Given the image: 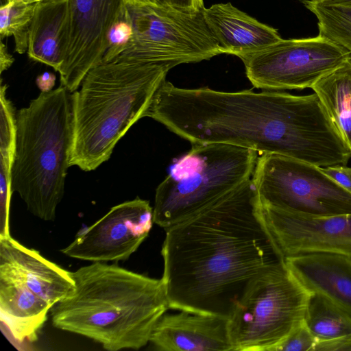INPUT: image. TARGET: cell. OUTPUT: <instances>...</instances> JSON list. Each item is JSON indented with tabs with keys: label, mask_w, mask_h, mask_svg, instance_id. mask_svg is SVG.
Here are the masks:
<instances>
[{
	"label": "cell",
	"mask_w": 351,
	"mask_h": 351,
	"mask_svg": "<svg viewBox=\"0 0 351 351\" xmlns=\"http://www.w3.org/2000/svg\"><path fill=\"white\" fill-rule=\"evenodd\" d=\"M165 230L169 308L229 319L251 282L285 263L252 178Z\"/></svg>",
	"instance_id": "cell-1"
},
{
	"label": "cell",
	"mask_w": 351,
	"mask_h": 351,
	"mask_svg": "<svg viewBox=\"0 0 351 351\" xmlns=\"http://www.w3.org/2000/svg\"><path fill=\"white\" fill-rule=\"evenodd\" d=\"M145 117L192 145L224 143L325 167L348 149L317 95L182 88L165 81Z\"/></svg>",
	"instance_id": "cell-2"
},
{
	"label": "cell",
	"mask_w": 351,
	"mask_h": 351,
	"mask_svg": "<svg viewBox=\"0 0 351 351\" xmlns=\"http://www.w3.org/2000/svg\"><path fill=\"white\" fill-rule=\"evenodd\" d=\"M75 288L51 308L54 327L106 350H138L169 308L162 279L117 265L93 262L71 272Z\"/></svg>",
	"instance_id": "cell-3"
},
{
	"label": "cell",
	"mask_w": 351,
	"mask_h": 351,
	"mask_svg": "<svg viewBox=\"0 0 351 351\" xmlns=\"http://www.w3.org/2000/svg\"><path fill=\"white\" fill-rule=\"evenodd\" d=\"M176 66L165 62H101L71 94L73 142L69 165L96 169L140 119Z\"/></svg>",
	"instance_id": "cell-4"
},
{
	"label": "cell",
	"mask_w": 351,
	"mask_h": 351,
	"mask_svg": "<svg viewBox=\"0 0 351 351\" xmlns=\"http://www.w3.org/2000/svg\"><path fill=\"white\" fill-rule=\"evenodd\" d=\"M12 191L34 216L53 221L64 193L73 142L71 93L61 85L40 92L16 114Z\"/></svg>",
	"instance_id": "cell-5"
},
{
	"label": "cell",
	"mask_w": 351,
	"mask_h": 351,
	"mask_svg": "<svg viewBox=\"0 0 351 351\" xmlns=\"http://www.w3.org/2000/svg\"><path fill=\"white\" fill-rule=\"evenodd\" d=\"M258 152L224 143L192 145L157 186L154 223L166 229L252 178Z\"/></svg>",
	"instance_id": "cell-6"
},
{
	"label": "cell",
	"mask_w": 351,
	"mask_h": 351,
	"mask_svg": "<svg viewBox=\"0 0 351 351\" xmlns=\"http://www.w3.org/2000/svg\"><path fill=\"white\" fill-rule=\"evenodd\" d=\"M311 294L286 263L259 274L229 318L233 351H274L304 321Z\"/></svg>",
	"instance_id": "cell-7"
},
{
	"label": "cell",
	"mask_w": 351,
	"mask_h": 351,
	"mask_svg": "<svg viewBox=\"0 0 351 351\" xmlns=\"http://www.w3.org/2000/svg\"><path fill=\"white\" fill-rule=\"evenodd\" d=\"M132 39L114 61L165 62L177 66L222 53L203 10L191 12L170 5L127 2Z\"/></svg>",
	"instance_id": "cell-8"
},
{
	"label": "cell",
	"mask_w": 351,
	"mask_h": 351,
	"mask_svg": "<svg viewBox=\"0 0 351 351\" xmlns=\"http://www.w3.org/2000/svg\"><path fill=\"white\" fill-rule=\"evenodd\" d=\"M252 180L263 206L311 216L351 214V193L313 164L262 154Z\"/></svg>",
	"instance_id": "cell-9"
},
{
	"label": "cell",
	"mask_w": 351,
	"mask_h": 351,
	"mask_svg": "<svg viewBox=\"0 0 351 351\" xmlns=\"http://www.w3.org/2000/svg\"><path fill=\"white\" fill-rule=\"evenodd\" d=\"M239 58L244 64L247 79L255 88L278 90L312 88L351 58V53L318 35L282 38Z\"/></svg>",
	"instance_id": "cell-10"
},
{
	"label": "cell",
	"mask_w": 351,
	"mask_h": 351,
	"mask_svg": "<svg viewBox=\"0 0 351 351\" xmlns=\"http://www.w3.org/2000/svg\"><path fill=\"white\" fill-rule=\"evenodd\" d=\"M153 223L149 202L136 197L111 208L61 252L91 262L125 261L147 237Z\"/></svg>",
	"instance_id": "cell-11"
},
{
	"label": "cell",
	"mask_w": 351,
	"mask_h": 351,
	"mask_svg": "<svg viewBox=\"0 0 351 351\" xmlns=\"http://www.w3.org/2000/svg\"><path fill=\"white\" fill-rule=\"evenodd\" d=\"M126 5L127 0H69L67 46L58 73L71 93L102 62L109 31Z\"/></svg>",
	"instance_id": "cell-12"
},
{
	"label": "cell",
	"mask_w": 351,
	"mask_h": 351,
	"mask_svg": "<svg viewBox=\"0 0 351 351\" xmlns=\"http://www.w3.org/2000/svg\"><path fill=\"white\" fill-rule=\"evenodd\" d=\"M261 206L265 223L285 259L309 252L351 256V214L311 216Z\"/></svg>",
	"instance_id": "cell-13"
},
{
	"label": "cell",
	"mask_w": 351,
	"mask_h": 351,
	"mask_svg": "<svg viewBox=\"0 0 351 351\" xmlns=\"http://www.w3.org/2000/svg\"><path fill=\"white\" fill-rule=\"evenodd\" d=\"M149 342L162 351H233L228 318L188 311L163 314Z\"/></svg>",
	"instance_id": "cell-14"
},
{
	"label": "cell",
	"mask_w": 351,
	"mask_h": 351,
	"mask_svg": "<svg viewBox=\"0 0 351 351\" xmlns=\"http://www.w3.org/2000/svg\"><path fill=\"white\" fill-rule=\"evenodd\" d=\"M0 269L23 281L52 307L71 293L75 286L71 272L11 236L0 238Z\"/></svg>",
	"instance_id": "cell-15"
},
{
	"label": "cell",
	"mask_w": 351,
	"mask_h": 351,
	"mask_svg": "<svg viewBox=\"0 0 351 351\" xmlns=\"http://www.w3.org/2000/svg\"><path fill=\"white\" fill-rule=\"evenodd\" d=\"M285 263L311 293L324 296L351 319V256L309 252L287 257Z\"/></svg>",
	"instance_id": "cell-16"
},
{
	"label": "cell",
	"mask_w": 351,
	"mask_h": 351,
	"mask_svg": "<svg viewBox=\"0 0 351 351\" xmlns=\"http://www.w3.org/2000/svg\"><path fill=\"white\" fill-rule=\"evenodd\" d=\"M203 15L222 53L240 58L282 39L276 29L261 23L229 2L204 8Z\"/></svg>",
	"instance_id": "cell-17"
},
{
	"label": "cell",
	"mask_w": 351,
	"mask_h": 351,
	"mask_svg": "<svg viewBox=\"0 0 351 351\" xmlns=\"http://www.w3.org/2000/svg\"><path fill=\"white\" fill-rule=\"evenodd\" d=\"M51 308L23 281L0 269L1 321L15 339L36 341Z\"/></svg>",
	"instance_id": "cell-18"
},
{
	"label": "cell",
	"mask_w": 351,
	"mask_h": 351,
	"mask_svg": "<svg viewBox=\"0 0 351 351\" xmlns=\"http://www.w3.org/2000/svg\"><path fill=\"white\" fill-rule=\"evenodd\" d=\"M69 0L38 2L30 27L27 55L58 72L68 39Z\"/></svg>",
	"instance_id": "cell-19"
},
{
	"label": "cell",
	"mask_w": 351,
	"mask_h": 351,
	"mask_svg": "<svg viewBox=\"0 0 351 351\" xmlns=\"http://www.w3.org/2000/svg\"><path fill=\"white\" fill-rule=\"evenodd\" d=\"M351 153V58L311 88Z\"/></svg>",
	"instance_id": "cell-20"
},
{
	"label": "cell",
	"mask_w": 351,
	"mask_h": 351,
	"mask_svg": "<svg viewBox=\"0 0 351 351\" xmlns=\"http://www.w3.org/2000/svg\"><path fill=\"white\" fill-rule=\"evenodd\" d=\"M304 322L318 342L351 333V319L330 301L317 293L311 294Z\"/></svg>",
	"instance_id": "cell-21"
},
{
	"label": "cell",
	"mask_w": 351,
	"mask_h": 351,
	"mask_svg": "<svg viewBox=\"0 0 351 351\" xmlns=\"http://www.w3.org/2000/svg\"><path fill=\"white\" fill-rule=\"evenodd\" d=\"M38 1L35 0H8L0 8V38L12 36L14 51H27L30 27Z\"/></svg>",
	"instance_id": "cell-22"
},
{
	"label": "cell",
	"mask_w": 351,
	"mask_h": 351,
	"mask_svg": "<svg viewBox=\"0 0 351 351\" xmlns=\"http://www.w3.org/2000/svg\"><path fill=\"white\" fill-rule=\"evenodd\" d=\"M318 20L319 35L344 47L351 53V6L323 5L303 0Z\"/></svg>",
	"instance_id": "cell-23"
},
{
	"label": "cell",
	"mask_w": 351,
	"mask_h": 351,
	"mask_svg": "<svg viewBox=\"0 0 351 351\" xmlns=\"http://www.w3.org/2000/svg\"><path fill=\"white\" fill-rule=\"evenodd\" d=\"M133 29L127 5L111 27L107 38L106 51L101 62L114 61L129 46Z\"/></svg>",
	"instance_id": "cell-24"
},
{
	"label": "cell",
	"mask_w": 351,
	"mask_h": 351,
	"mask_svg": "<svg viewBox=\"0 0 351 351\" xmlns=\"http://www.w3.org/2000/svg\"><path fill=\"white\" fill-rule=\"evenodd\" d=\"M317 342L304 321L274 351H314Z\"/></svg>",
	"instance_id": "cell-25"
},
{
	"label": "cell",
	"mask_w": 351,
	"mask_h": 351,
	"mask_svg": "<svg viewBox=\"0 0 351 351\" xmlns=\"http://www.w3.org/2000/svg\"><path fill=\"white\" fill-rule=\"evenodd\" d=\"M323 171L351 193V167L337 165L322 168Z\"/></svg>",
	"instance_id": "cell-26"
},
{
	"label": "cell",
	"mask_w": 351,
	"mask_h": 351,
	"mask_svg": "<svg viewBox=\"0 0 351 351\" xmlns=\"http://www.w3.org/2000/svg\"><path fill=\"white\" fill-rule=\"evenodd\" d=\"M314 351H351V333L335 339L319 341Z\"/></svg>",
	"instance_id": "cell-27"
},
{
	"label": "cell",
	"mask_w": 351,
	"mask_h": 351,
	"mask_svg": "<svg viewBox=\"0 0 351 351\" xmlns=\"http://www.w3.org/2000/svg\"><path fill=\"white\" fill-rule=\"evenodd\" d=\"M169 3L170 5L191 12L202 11L204 8L203 0H169Z\"/></svg>",
	"instance_id": "cell-28"
},
{
	"label": "cell",
	"mask_w": 351,
	"mask_h": 351,
	"mask_svg": "<svg viewBox=\"0 0 351 351\" xmlns=\"http://www.w3.org/2000/svg\"><path fill=\"white\" fill-rule=\"evenodd\" d=\"M56 75L51 72H44L37 76L36 83L40 92L47 93L53 90L56 83Z\"/></svg>",
	"instance_id": "cell-29"
},
{
	"label": "cell",
	"mask_w": 351,
	"mask_h": 351,
	"mask_svg": "<svg viewBox=\"0 0 351 351\" xmlns=\"http://www.w3.org/2000/svg\"><path fill=\"white\" fill-rule=\"evenodd\" d=\"M14 58L8 52L5 44L1 40L0 44V72L1 74L8 69L14 62Z\"/></svg>",
	"instance_id": "cell-30"
},
{
	"label": "cell",
	"mask_w": 351,
	"mask_h": 351,
	"mask_svg": "<svg viewBox=\"0 0 351 351\" xmlns=\"http://www.w3.org/2000/svg\"><path fill=\"white\" fill-rule=\"evenodd\" d=\"M317 2L323 5H343L351 6V0H319Z\"/></svg>",
	"instance_id": "cell-31"
},
{
	"label": "cell",
	"mask_w": 351,
	"mask_h": 351,
	"mask_svg": "<svg viewBox=\"0 0 351 351\" xmlns=\"http://www.w3.org/2000/svg\"><path fill=\"white\" fill-rule=\"evenodd\" d=\"M127 2H136L159 5H169V0H127Z\"/></svg>",
	"instance_id": "cell-32"
},
{
	"label": "cell",
	"mask_w": 351,
	"mask_h": 351,
	"mask_svg": "<svg viewBox=\"0 0 351 351\" xmlns=\"http://www.w3.org/2000/svg\"><path fill=\"white\" fill-rule=\"evenodd\" d=\"M8 0H2L1 1H2V3H5ZM35 1H37L40 2V1H50V0H35Z\"/></svg>",
	"instance_id": "cell-33"
},
{
	"label": "cell",
	"mask_w": 351,
	"mask_h": 351,
	"mask_svg": "<svg viewBox=\"0 0 351 351\" xmlns=\"http://www.w3.org/2000/svg\"><path fill=\"white\" fill-rule=\"evenodd\" d=\"M311 1H319V0H311Z\"/></svg>",
	"instance_id": "cell-34"
}]
</instances>
